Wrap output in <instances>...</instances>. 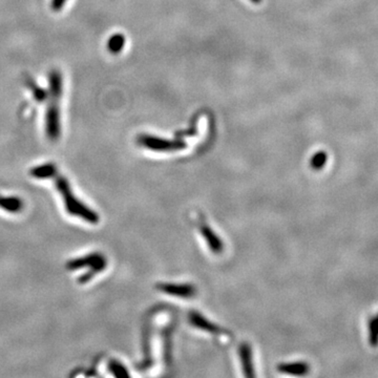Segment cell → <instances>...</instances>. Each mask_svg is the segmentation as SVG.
Returning a JSON list of instances; mask_svg holds the SVG:
<instances>
[{"instance_id": "obj_1", "label": "cell", "mask_w": 378, "mask_h": 378, "mask_svg": "<svg viewBox=\"0 0 378 378\" xmlns=\"http://www.w3.org/2000/svg\"><path fill=\"white\" fill-rule=\"evenodd\" d=\"M54 177L56 188L61 193L63 197L66 211L74 216L81 217L82 220L91 224H97L99 222V215L94 210H92L86 205L79 201L73 194V191L71 189L69 182L66 181V179L63 177L62 175L58 174H56Z\"/></svg>"}, {"instance_id": "obj_2", "label": "cell", "mask_w": 378, "mask_h": 378, "mask_svg": "<svg viewBox=\"0 0 378 378\" xmlns=\"http://www.w3.org/2000/svg\"><path fill=\"white\" fill-rule=\"evenodd\" d=\"M138 143L147 149L154 151H171L186 147V144L181 141H170L163 138L149 135H141L138 137Z\"/></svg>"}, {"instance_id": "obj_3", "label": "cell", "mask_w": 378, "mask_h": 378, "mask_svg": "<svg viewBox=\"0 0 378 378\" xmlns=\"http://www.w3.org/2000/svg\"><path fill=\"white\" fill-rule=\"evenodd\" d=\"M157 288L167 294L188 298L194 295L195 288L189 284H158Z\"/></svg>"}, {"instance_id": "obj_4", "label": "cell", "mask_w": 378, "mask_h": 378, "mask_svg": "<svg viewBox=\"0 0 378 378\" xmlns=\"http://www.w3.org/2000/svg\"><path fill=\"white\" fill-rule=\"evenodd\" d=\"M103 263H106V260L102 254L93 253V254H88L80 258H76V260H72L71 262L68 263L66 267L70 270H76V269H81L84 267L92 268V267H95L97 265H100Z\"/></svg>"}, {"instance_id": "obj_5", "label": "cell", "mask_w": 378, "mask_h": 378, "mask_svg": "<svg viewBox=\"0 0 378 378\" xmlns=\"http://www.w3.org/2000/svg\"><path fill=\"white\" fill-rule=\"evenodd\" d=\"M201 232L205 238V241L207 242L208 247L212 250L213 253L215 254H220L222 253L223 249H224V245L223 242L220 237H218L212 230L211 228H209L206 225L201 226Z\"/></svg>"}, {"instance_id": "obj_6", "label": "cell", "mask_w": 378, "mask_h": 378, "mask_svg": "<svg viewBox=\"0 0 378 378\" xmlns=\"http://www.w3.org/2000/svg\"><path fill=\"white\" fill-rule=\"evenodd\" d=\"M278 371L294 376H304L310 371L308 364L306 363H292V364H281L277 367Z\"/></svg>"}, {"instance_id": "obj_7", "label": "cell", "mask_w": 378, "mask_h": 378, "mask_svg": "<svg viewBox=\"0 0 378 378\" xmlns=\"http://www.w3.org/2000/svg\"><path fill=\"white\" fill-rule=\"evenodd\" d=\"M190 323L193 326L200 328L202 330H205L207 332H211V333L221 332L220 328L216 327L212 323L208 322L205 317H203L201 314H198L196 312H191L190 313Z\"/></svg>"}, {"instance_id": "obj_8", "label": "cell", "mask_w": 378, "mask_h": 378, "mask_svg": "<svg viewBox=\"0 0 378 378\" xmlns=\"http://www.w3.org/2000/svg\"><path fill=\"white\" fill-rule=\"evenodd\" d=\"M240 356L243 365L245 375L247 377H253V365H252V353L248 344H243L240 349Z\"/></svg>"}, {"instance_id": "obj_9", "label": "cell", "mask_w": 378, "mask_h": 378, "mask_svg": "<svg viewBox=\"0 0 378 378\" xmlns=\"http://www.w3.org/2000/svg\"><path fill=\"white\" fill-rule=\"evenodd\" d=\"M31 174L37 179H49L54 177L57 174V169L54 164L49 163L32 169Z\"/></svg>"}, {"instance_id": "obj_10", "label": "cell", "mask_w": 378, "mask_h": 378, "mask_svg": "<svg viewBox=\"0 0 378 378\" xmlns=\"http://www.w3.org/2000/svg\"><path fill=\"white\" fill-rule=\"evenodd\" d=\"M125 47V37L122 34L113 35L107 41V50L112 54L121 53Z\"/></svg>"}, {"instance_id": "obj_11", "label": "cell", "mask_w": 378, "mask_h": 378, "mask_svg": "<svg viewBox=\"0 0 378 378\" xmlns=\"http://www.w3.org/2000/svg\"><path fill=\"white\" fill-rule=\"evenodd\" d=\"M24 204L20 198L10 196V197H3L0 196V207L6 209L10 212H17L20 211Z\"/></svg>"}, {"instance_id": "obj_12", "label": "cell", "mask_w": 378, "mask_h": 378, "mask_svg": "<svg viewBox=\"0 0 378 378\" xmlns=\"http://www.w3.org/2000/svg\"><path fill=\"white\" fill-rule=\"evenodd\" d=\"M368 330L370 345L374 348L378 347V314L370 318L368 324Z\"/></svg>"}, {"instance_id": "obj_13", "label": "cell", "mask_w": 378, "mask_h": 378, "mask_svg": "<svg viewBox=\"0 0 378 378\" xmlns=\"http://www.w3.org/2000/svg\"><path fill=\"white\" fill-rule=\"evenodd\" d=\"M328 160V154L321 150L316 152L310 160V166L312 169L314 170H322L324 168V166L326 165Z\"/></svg>"}, {"instance_id": "obj_14", "label": "cell", "mask_w": 378, "mask_h": 378, "mask_svg": "<svg viewBox=\"0 0 378 378\" xmlns=\"http://www.w3.org/2000/svg\"><path fill=\"white\" fill-rule=\"evenodd\" d=\"M108 368H109V371L113 373V375L116 377H119V378L129 377V374L127 370L125 369V367L117 361L110 362L108 365Z\"/></svg>"}, {"instance_id": "obj_15", "label": "cell", "mask_w": 378, "mask_h": 378, "mask_svg": "<svg viewBox=\"0 0 378 378\" xmlns=\"http://www.w3.org/2000/svg\"><path fill=\"white\" fill-rule=\"evenodd\" d=\"M105 267H106V263H103V264H100V265H97L95 267H92L90 269V271H87L85 274H83L80 278H79V283H81V284L87 283L90 280H92L94 275H96L99 272H101Z\"/></svg>"}, {"instance_id": "obj_16", "label": "cell", "mask_w": 378, "mask_h": 378, "mask_svg": "<svg viewBox=\"0 0 378 378\" xmlns=\"http://www.w3.org/2000/svg\"><path fill=\"white\" fill-rule=\"evenodd\" d=\"M65 0H54L53 2V8L57 10V8H59L58 10H60V8L64 5Z\"/></svg>"}, {"instance_id": "obj_17", "label": "cell", "mask_w": 378, "mask_h": 378, "mask_svg": "<svg viewBox=\"0 0 378 378\" xmlns=\"http://www.w3.org/2000/svg\"><path fill=\"white\" fill-rule=\"evenodd\" d=\"M250 2L253 3V4H255V5H257V4H260L262 2V0H250Z\"/></svg>"}]
</instances>
